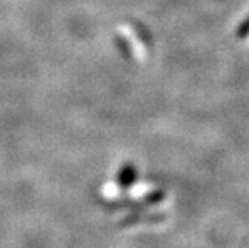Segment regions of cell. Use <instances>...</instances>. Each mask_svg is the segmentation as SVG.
Instances as JSON below:
<instances>
[{"instance_id": "1", "label": "cell", "mask_w": 249, "mask_h": 248, "mask_svg": "<svg viewBox=\"0 0 249 248\" xmlns=\"http://www.w3.org/2000/svg\"><path fill=\"white\" fill-rule=\"evenodd\" d=\"M136 179H138V171H136L134 166H127L123 171L121 178L118 179V186H121L124 189H128L136 183Z\"/></svg>"}, {"instance_id": "2", "label": "cell", "mask_w": 249, "mask_h": 248, "mask_svg": "<svg viewBox=\"0 0 249 248\" xmlns=\"http://www.w3.org/2000/svg\"><path fill=\"white\" fill-rule=\"evenodd\" d=\"M236 33H237V38H240V39H245V38L249 36V17L237 27V32Z\"/></svg>"}, {"instance_id": "3", "label": "cell", "mask_w": 249, "mask_h": 248, "mask_svg": "<svg viewBox=\"0 0 249 248\" xmlns=\"http://www.w3.org/2000/svg\"><path fill=\"white\" fill-rule=\"evenodd\" d=\"M163 199V193L161 191H154V193H151L148 197H146V200H148V204H158Z\"/></svg>"}]
</instances>
